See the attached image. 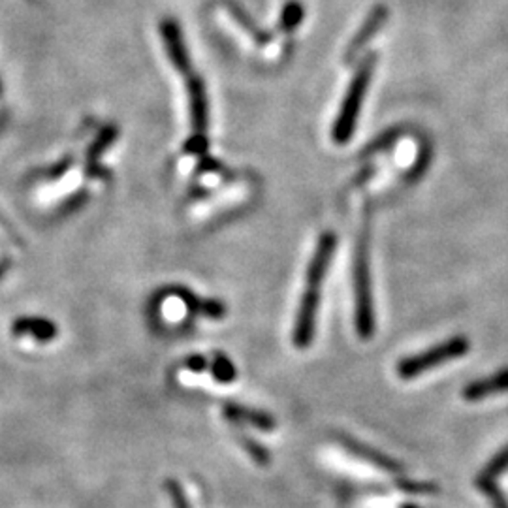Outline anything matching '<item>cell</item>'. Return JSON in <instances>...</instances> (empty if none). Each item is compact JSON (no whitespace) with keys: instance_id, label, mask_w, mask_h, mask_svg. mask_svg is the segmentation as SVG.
I'll return each instance as SVG.
<instances>
[{"instance_id":"cell-4","label":"cell","mask_w":508,"mask_h":508,"mask_svg":"<svg viewBox=\"0 0 508 508\" xmlns=\"http://www.w3.org/2000/svg\"><path fill=\"white\" fill-rule=\"evenodd\" d=\"M469 349H470V344H469L467 337L458 335V337L446 339L444 343L435 344V347H431V349H428L420 354H414L411 358H405V360L399 361L397 375L402 377L403 380L416 378V377H420L422 373H426L433 368H439V366L446 364V361L461 358L463 354L469 352Z\"/></svg>"},{"instance_id":"cell-13","label":"cell","mask_w":508,"mask_h":508,"mask_svg":"<svg viewBox=\"0 0 508 508\" xmlns=\"http://www.w3.org/2000/svg\"><path fill=\"white\" fill-rule=\"evenodd\" d=\"M305 17V8L300 0H288L283 6L281 17H279V30L283 32H292Z\"/></svg>"},{"instance_id":"cell-19","label":"cell","mask_w":508,"mask_h":508,"mask_svg":"<svg viewBox=\"0 0 508 508\" xmlns=\"http://www.w3.org/2000/svg\"><path fill=\"white\" fill-rule=\"evenodd\" d=\"M403 508H414V506H403Z\"/></svg>"},{"instance_id":"cell-17","label":"cell","mask_w":508,"mask_h":508,"mask_svg":"<svg viewBox=\"0 0 508 508\" xmlns=\"http://www.w3.org/2000/svg\"><path fill=\"white\" fill-rule=\"evenodd\" d=\"M243 446L250 453L254 461H258L260 465H266L269 461V453L258 443H254L250 439H243Z\"/></svg>"},{"instance_id":"cell-11","label":"cell","mask_w":508,"mask_h":508,"mask_svg":"<svg viewBox=\"0 0 508 508\" xmlns=\"http://www.w3.org/2000/svg\"><path fill=\"white\" fill-rule=\"evenodd\" d=\"M344 446H347L352 453H356L358 458H364L368 461H371L373 465L380 467V469H385V470H390V473H402V465H399L397 461L390 460L388 456H385V453H380L369 446H364V444H360V443H354L351 439H344Z\"/></svg>"},{"instance_id":"cell-18","label":"cell","mask_w":508,"mask_h":508,"mask_svg":"<svg viewBox=\"0 0 508 508\" xmlns=\"http://www.w3.org/2000/svg\"><path fill=\"white\" fill-rule=\"evenodd\" d=\"M185 366H187L190 371H194V373H199V371H204V369L209 368L207 360H206L204 356H190V358L187 360Z\"/></svg>"},{"instance_id":"cell-3","label":"cell","mask_w":508,"mask_h":508,"mask_svg":"<svg viewBox=\"0 0 508 508\" xmlns=\"http://www.w3.org/2000/svg\"><path fill=\"white\" fill-rule=\"evenodd\" d=\"M352 283H354V324H356V332L361 339H369L375 334V309H373L369 250H368L366 235H360L356 250H354Z\"/></svg>"},{"instance_id":"cell-1","label":"cell","mask_w":508,"mask_h":508,"mask_svg":"<svg viewBox=\"0 0 508 508\" xmlns=\"http://www.w3.org/2000/svg\"><path fill=\"white\" fill-rule=\"evenodd\" d=\"M335 249H337V235L334 232L322 233L318 245L315 249L313 258L309 262V267H307L305 292L301 296L296 322H294L292 339L298 349H307L313 343L318 307H320L322 284H324L326 274H328V267L334 260Z\"/></svg>"},{"instance_id":"cell-7","label":"cell","mask_w":508,"mask_h":508,"mask_svg":"<svg viewBox=\"0 0 508 508\" xmlns=\"http://www.w3.org/2000/svg\"><path fill=\"white\" fill-rule=\"evenodd\" d=\"M160 32H162V38H165V46L168 49L172 64L179 70V74H183V76L189 74V72L192 70V64H190L189 51H187L183 34H181L179 25L174 20H166V21H162Z\"/></svg>"},{"instance_id":"cell-8","label":"cell","mask_w":508,"mask_h":508,"mask_svg":"<svg viewBox=\"0 0 508 508\" xmlns=\"http://www.w3.org/2000/svg\"><path fill=\"white\" fill-rule=\"evenodd\" d=\"M12 334L15 337H23V335H30L36 341L40 343H49L57 337V326L53 324L47 318H40V317H23L17 318L12 324Z\"/></svg>"},{"instance_id":"cell-5","label":"cell","mask_w":508,"mask_h":508,"mask_svg":"<svg viewBox=\"0 0 508 508\" xmlns=\"http://www.w3.org/2000/svg\"><path fill=\"white\" fill-rule=\"evenodd\" d=\"M388 8L386 6H383V4H378V6H375L371 12H369V15L366 17V21H364V25L360 27V30L354 34V38H352V42L349 44V47H347V51H344V61L347 63H352L360 53H361V49H364L368 44H369V40L373 38V36L383 29V25L386 23V20H388Z\"/></svg>"},{"instance_id":"cell-2","label":"cell","mask_w":508,"mask_h":508,"mask_svg":"<svg viewBox=\"0 0 508 508\" xmlns=\"http://www.w3.org/2000/svg\"><path fill=\"white\" fill-rule=\"evenodd\" d=\"M377 61H378L377 53H369V55L361 59V63L358 64V70L354 72V78L347 89V93H344L343 104L337 112L335 123L332 126V138L337 145L349 143L354 136L356 123L361 112V106H364Z\"/></svg>"},{"instance_id":"cell-16","label":"cell","mask_w":508,"mask_h":508,"mask_svg":"<svg viewBox=\"0 0 508 508\" xmlns=\"http://www.w3.org/2000/svg\"><path fill=\"white\" fill-rule=\"evenodd\" d=\"M232 15L235 17V20H238L252 36L254 38H257V42H260V44H267V40H269V36L267 34H264L262 30H258V29H254L252 27V21L249 20V17L243 13V10H238V8H232Z\"/></svg>"},{"instance_id":"cell-9","label":"cell","mask_w":508,"mask_h":508,"mask_svg":"<svg viewBox=\"0 0 508 508\" xmlns=\"http://www.w3.org/2000/svg\"><path fill=\"white\" fill-rule=\"evenodd\" d=\"M223 414H224L226 420H230L233 424H247V426H252V428H258L262 431H271L275 428L274 416H269L262 411L247 409V407H241V405L228 403L223 409Z\"/></svg>"},{"instance_id":"cell-10","label":"cell","mask_w":508,"mask_h":508,"mask_svg":"<svg viewBox=\"0 0 508 508\" xmlns=\"http://www.w3.org/2000/svg\"><path fill=\"white\" fill-rule=\"evenodd\" d=\"M508 392V369H501L499 373L487 377V378H480L475 380L465 386L463 390V397L467 402H478V399L489 397L494 394H503Z\"/></svg>"},{"instance_id":"cell-15","label":"cell","mask_w":508,"mask_h":508,"mask_svg":"<svg viewBox=\"0 0 508 508\" xmlns=\"http://www.w3.org/2000/svg\"><path fill=\"white\" fill-rule=\"evenodd\" d=\"M165 487H166V492H168V495H170V499H172L174 508H190L189 499H187V495H185L183 486H181L175 478H168V480L165 482Z\"/></svg>"},{"instance_id":"cell-6","label":"cell","mask_w":508,"mask_h":508,"mask_svg":"<svg viewBox=\"0 0 508 508\" xmlns=\"http://www.w3.org/2000/svg\"><path fill=\"white\" fill-rule=\"evenodd\" d=\"M506 469H508V446L503 452H499L492 461H489V465L482 470L477 480L478 487L489 497V501L494 503L495 508H508V501L504 499L501 489L497 487V477L503 475Z\"/></svg>"},{"instance_id":"cell-12","label":"cell","mask_w":508,"mask_h":508,"mask_svg":"<svg viewBox=\"0 0 508 508\" xmlns=\"http://www.w3.org/2000/svg\"><path fill=\"white\" fill-rule=\"evenodd\" d=\"M179 298L183 300V303L196 315H204L207 318H223L224 317V305L221 301L199 300L198 296H192L190 292H187V290H181Z\"/></svg>"},{"instance_id":"cell-14","label":"cell","mask_w":508,"mask_h":508,"mask_svg":"<svg viewBox=\"0 0 508 508\" xmlns=\"http://www.w3.org/2000/svg\"><path fill=\"white\" fill-rule=\"evenodd\" d=\"M211 375L215 377V380H219V383H232V380L235 378V368L232 361L219 354L216 356L213 361H211Z\"/></svg>"}]
</instances>
